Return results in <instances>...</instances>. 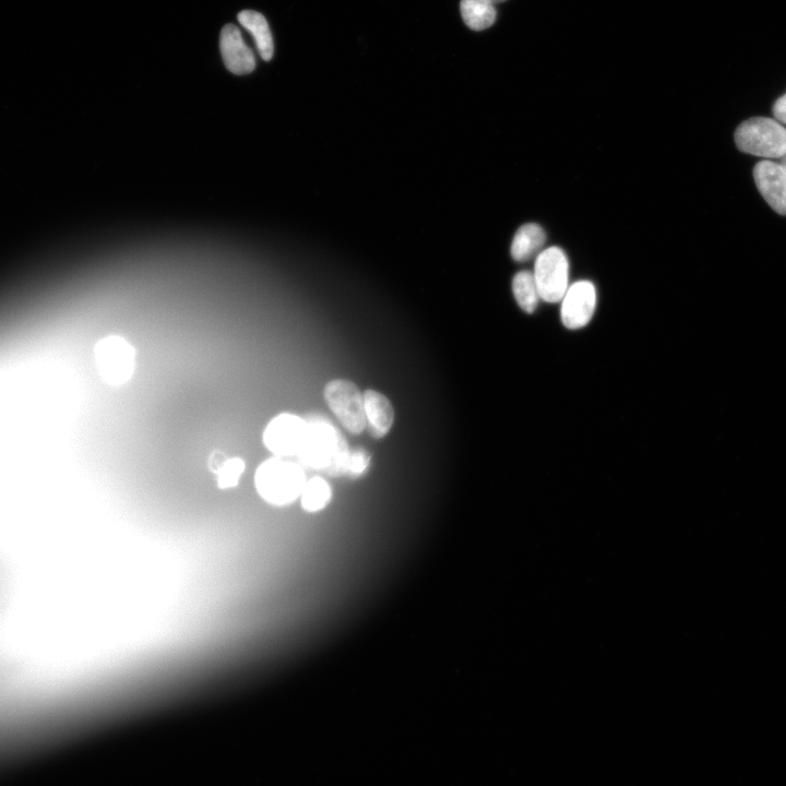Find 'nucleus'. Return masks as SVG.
<instances>
[{
    "instance_id": "11",
    "label": "nucleus",
    "mask_w": 786,
    "mask_h": 786,
    "mask_svg": "<svg viewBox=\"0 0 786 786\" xmlns=\"http://www.w3.org/2000/svg\"><path fill=\"white\" fill-rule=\"evenodd\" d=\"M366 428L374 439L385 437L394 422V410L390 400L376 390L364 392Z\"/></svg>"
},
{
    "instance_id": "20",
    "label": "nucleus",
    "mask_w": 786,
    "mask_h": 786,
    "mask_svg": "<svg viewBox=\"0 0 786 786\" xmlns=\"http://www.w3.org/2000/svg\"><path fill=\"white\" fill-rule=\"evenodd\" d=\"M773 116L776 121L786 123V94L781 96L773 105Z\"/></svg>"
},
{
    "instance_id": "17",
    "label": "nucleus",
    "mask_w": 786,
    "mask_h": 786,
    "mask_svg": "<svg viewBox=\"0 0 786 786\" xmlns=\"http://www.w3.org/2000/svg\"><path fill=\"white\" fill-rule=\"evenodd\" d=\"M246 468V463L240 457H229L223 468L217 474V486L221 489H229L236 487L239 478Z\"/></svg>"
},
{
    "instance_id": "16",
    "label": "nucleus",
    "mask_w": 786,
    "mask_h": 786,
    "mask_svg": "<svg viewBox=\"0 0 786 786\" xmlns=\"http://www.w3.org/2000/svg\"><path fill=\"white\" fill-rule=\"evenodd\" d=\"M301 505L308 512H317L327 505L332 498L330 485L321 477L306 481L300 495Z\"/></svg>"
},
{
    "instance_id": "9",
    "label": "nucleus",
    "mask_w": 786,
    "mask_h": 786,
    "mask_svg": "<svg viewBox=\"0 0 786 786\" xmlns=\"http://www.w3.org/2000/svg\"><path fill=\"white\" fill-rule=\"evenodd\" d=\"M758 190L778 214L786 215V170L781 164L761 160L753 168Z\"/></svg>"
},
{
    "instance_id": "6",
    "label": "nucleus",
    "mask_w": 786,
    "mask_h": 786,
    "mask_svg": "<svg viewBox=\"0 0 786 786\" xmlns=\"http://www.w3.org/2000/svg\"><path fill=\"white\" fill-rule=\"evenodd\" d=\"M533 275L543 300H562L569 288V262L563 250L559 247L543 250L536 258Z\"/></svg>"
},
{
    "instance_id": "15",
    "label": "nucleus",
    "mask_w": 786,
    "mask_h": 786,
    "mask_svg": "<svg viewBox=\"0 0 786 786\" xmlns=\"http://www.w3.org/2000/svg\"><path fill=\"white\" fill-rule=\"evenodd\" d=\"M512 290L519 306L527 313L535 311L539 293L533 273L521 271L512 281Z\"/></svg>"
},
{
    "instance_id": "18",
    "label": "nucleus",
    "mask_w": 786,
    "mask_h": 786,
    "mask_svg": "<svg viewBox=\"0 0 786 786\" xmlns=\"http://www.w3.org/2000/svg\"><path fill=\"white\" fill-rule=\"evenodd\" d=\"M371 462L370 453L362 448L350 449L345 467V476L357 478L369 467Z\"/></svg>"
},
{
    "instance_id": "22",
    "label": "nucleus",
    "mask_w": 786,
    "mask_h": 786,
    "mask_svg": "<svg viewBox=\"0 0 786 786\" xmlns=\"http://www.w3.org/2000/svg\"><path fill=\"white\" fill-rule=\"evenodd\" d=\"M487 1L491 2L492 4H496V3L503 2L505 0H487Z\"/></svg>"
},
{
    "instance_id": "13",
    "label": "nucleus",
    "mask_w": 786,
    "mask_h": 786,
    "mask_svg": "<svg viewBox=\"0 0 786 786\" xmlns=\"http://www.w3.org/2000/svg\"><path fill=\"white\" fill-rule=\"evenodd\" d=\"M238 21L251 33L260 56L265 61L271 60L274 52V45L265 17L257 11L243 10L238 14Z\"/></svg>"
},
{
    "instance_id": "3",
    "label": "nucleus",
    "mask_w": 786,
    "mask_h": 786,
    "mask_svg": "<svg viewBox=\"0 0 786 786\" xmlns=\"http://www.w3.org/2000/svg\"><path fill=\"white\" fill-rule=\"evenodd\" d=\"M735 142L743 153L781 158L786 154V129L774 119L753 117L738 126Z\"/></svg>"
},
{
    "instance_id": "19",
    "label": "nucleus",
    "mask_w": 786,
    "mask_h": 786,
    "mask_svg": "<svg viewBox=\"0 0 786 786\" xmlns=\"http://www.w3.org/2000/svg\"><path fill=\"white\" fill-rule=\"evenodd\" d=\"M228 460L229 456L226 452L219 449H215L210 453L207 457V468L213 474L217 475Z\"/></svg>"
},
{
    "instance_id": "1",
    "label": "nucleus",
    "mask_w": 786,
    "mask_h": 786,
    "mask_svg": "<svg viewBox=\"0 0 786 786\" xmlns=\"http://www.w3.org/2000/svg\"><path fill=\"white\" fill-rule=\"evenodd\" d=\"M307 427L298 462L305 467L323 472L331 477L345 476L349 445L329 417L309 414L305 417Z\"/></svg>"
},
{
    "instance_id": "2",
    "label": "nucleus",
    "mask_w": 786,
    "mask_h": 786,
    "mask_svg": "<svg viewBox=\"0 0 786 786\" xmlns=\"http://www.w3.org/2000/svg\"><path fill=\"white\" fill-rule=\"evenodd\" d=\"M306 481L303 466L281 456L262 462L254 476L258 493L274 505H286L299 498Z\"/></svg>"
},
{
    "instance_id": "21",
    "label": "nucleus",
    "mask_w": 786,
    "mask_h": 786,
    "mask_svg": "<svg viewBox=\"0 0 786 786\" xmlns=\"http://www.w3.org/2000/svg\"><path fill=\"white\" fill-rule=\"evenodd\" d=\"M781 165H782V166L785 168V170H786V154L781 157Z\"/></svg>"
},
{
    "instance_id": "12",
    "label": "nucleus",
    "mask_w": 786,
    "mask_h": 786,
    "mask_svg": "<svg viewBox=\"0 0 786 786\" xmlns=\"http://www.w3.org/2000/svg\"><path fill=\"white\" fill-rule=\"evenodd\" d=\"M546 241L544 229L537 224H525L515 233L511 243V255L517 262H524L541 251Z\"/></svg>"
},
{
    "instance_id": "14",
    "label": "nucleus",
    "mask_w": 786,
    "mask_h": 786,
    "mask_svg": "<svg viewBox=\"0 0 786 786\" xmlns=\"http://www.w3.org/2000/svg\"><path fill=\"white\" fill-rule=\"evenodd\" d=\"M460 11L464 23L474 31L490 27L497 17L495 4L487 0H461Z\"/></svg>"
},
{
    "instance_id": "8",
    "label": "nucleus",
    "mask_w": 786,
    "mask_h": 786,
    "mask_svg": "<svg viewBox=\"0 0 786 786\" xmlns=\"http://www.w3.org/2000/svg\"><path fill=\"white\" fill-rule=\"evenodd\" d=\"M596 298L593 283L580 281L571 285L562 298L561 320L564 326L571 330L585 326L595 311Z\"/></svg>"
},
{
    "instance_id": "7",
    "label": "nucleus",
    "mask_w": 786,
    "mask_h": 786,
    "mask_svg": "<svg viewBox=\"0 0 786 786\" xmlns=\"http://www.w3.org/2000/svg\"><path fill=\"white\" fill-rule=\"evenodd\" d=\"M306 419L294 414L275 416L263 431L264 445L281 457L297 456L306 433Z\"/></svg>"
},
{
    "instance_id": "5",
    "label": "nucleus",
    "mask_w": 786,
    "mask_h": 786,
    "mask_svg": "<svg viewBox=\"0 0 786 786\" xmlns=\"http://www.w3.org/2000/svg\"><path fill=\"white\" fill-rule=\"evenodd\" d=\"M323 396L329 408L347 431L359 434L366 429L364 393L354 382L345 379L329 381Z\"/></svg>"
},
{
    "instance_id": "4",
    "label": "nucleus",
    "mask_w": 786,
    "mask_h": 786,
    "mask_svg": "<svg viewBox=\"0 0 786 786\" xmlns=\"http://www.w3.org/2000/svg\"><path fill=\"white\" fill-rule=\"evenodd\" d=\"M95 362L102 380L110 386L128 382L135 368V349L120 335H109L95 345Z\"/></svg>"
},
{
    "instance_id": "10",
    "label": "nucleus",
    "mask_w": 786,
    "mask_h": 786,
    "mask_svg": "<svg viewBox=\"0 0 786 786\" xmlns=\"http://www.w3.org/2000/svg\"><path fill=\"white\" fill-rule=\"evenodd\" d=\"M219 47L225 67L231 73L242 75L254 70V55L243 41L239 28L234 24H227L222 28Z\"/></svg>"
}]
</instances>
